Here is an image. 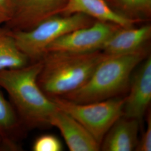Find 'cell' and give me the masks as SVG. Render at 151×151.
I'll return each mask as SVG.
<instances>
[{"mask_svg":"<svg viewBox=\"0 0 151 151\" xmlns=\"http://www.w3.org/2000/svg\"><path fill=\"white\" fill-rule=\"evenodd\" d=\"M112 1L121 10L128 14V16L130 18L149 16L151 14V0H112Z\"/></svg>","mask_w":151,"mask_h":151,"instance_id":"9a60e30c","label":"cell"},{"mask_svg":"<svg viewBox=\"0 0 151 151\" xmlns=\"http://www.w3.org/2000/svg\"><path fill=\"white\" fill-rule=\"evenodd\" d=\"M151 37L149 25L138 28L119 27L109 38L101 50L105 54H128L145 48V45Z\"/></svg>","mask_w":151,"mask_h":151,"instance_id":"8fae6325","label":"cell"},{"mask_svg":"<svg viewBox=\"0 0 151 151\" xmlns=\"http://www.w3.org/2000/svg\"><path fill=\"white\" fill-rule=\"evenodd\" d=\"M31 62L17 47L11 30L0 27V70L21 68Z\"/></svg>","mask_w":151,"mask_h":151,"instance_id":"5bb4252c","label":"cell"},{"mask_svg":"<svg viewBox=\"0 0 151 151\" xmlns=\"http://www.w3.org/2000/svg\"><path fill=\"white\" fill-rule=\"evenodd\" d=\"M147 128L143 133L140 140L138 141L135 150L137 151H151V112L147 114Z\"/></svg>","mask_w":151,"mask_h":151,"instance_id":"e0dca14e","label":"cell"},{"mask_svg":"<svg viewBox=\"0 0 151 151\" xmlns=\"http://www.w3.org/2000/svg\"><path fill=\"white\" fill-rule=\"evenodd\" d=\"M34 151H61L63 146L60 139L52 134H44L38 137L32 147Z\"/></svg>","mask_w":151,"mask_h":151,"instance_id":"2e32d148","label":"cell"},{"mask_svg":"<svg viewBox=\"0 0 151 151\" xmlns=\"http://www.w3.org/2000/svg\"><path fill=\"white\" fill-rule=\"evenodd\" d=\"M139 122L122 116L118 119L105 136L100 148L105 151H132L138 145Z\"/></svg>","mask_w":151,"mask_h":151,"instance_id":"7c38bea8","label":"cell"},{"mask_svg":"<svg viewBox=\"0 0 151 151\" xmlns=\"http://www.w3.org/2000/svg\"><path fill=\"white\" fill-rule=\"evenodd\" d=\"M52 99L58 108L80 122L100 146L108 130L123 116L125 97L118 96L83 104L74 103L61 97Z\"/></svg>","mask_w":151,"mask_h":151,"instance_id":"5b68a950","label":"cell"},{"mask_svg":"<svg viewBox=\"0 0 151 151\" xmlns=\"http://www.w3.org/2000/svg\"><path fill=\"white\" fill-rule=\"evenodd\" d=\"M147 55L146 48L128 54H106L85 84L60 97L80 104L118 97L128 89L132 73Z\"/></svg>","mask_w":151,"mask_h":151,"instance_id":"7a4b0ae2","label":"cell"},{"mask_svg":"<svg viewBox=\"0 0 151 151\" xmlns=\"http://www.w3.org/2000/svg\"><path fill=\"white\" fill-rule=\"evenodd\" d=\"M50 125L59 130L70 151H97L100 145L88 130L69 114L57 108Z\"/></svg>","mask_w":151,"mask_h":151,"instance_id":"9c48e42d","label":"cell"},{"mask_svg":"<svg viewBox=\"0 0 151 151\" xmlns=\"http://www.w3.org/2000/svg\"><path fill=\"white\" fill-rule=\"evenodd\" d=\"M42 68L40 60L21 68L0 70V87L7 93L26 129L50 125L51 116L58 108L38 85Z\"/></svg>","mask_w":151,"mask_h":151,"instance_id":"6da1fadb","label":"cell"},{"mask_svg":"<svg viewBox=\"0 0 151 151\" xmlns=\"http://www.w3.org/2000/svg\"><path fill=\"white\" fill-rule=\"evenodd\" d=\"M0 149H2V139L0 136Z\"/></svg>","mask_w":151,"mask_h":151,"instance_id":"ffe728a7","label":"cell"},{"mask_svg":"<svg viewBox=\"0 0 151 151\" xmlns=\"http://www.w3.org/2000/svg\"><path fill=\"white\" fill-rule=\"evenodd\" d=\"M26 128L22 123L10 100L0 90V136L2 149L22 150L21 141Z\"/></svg>","mask_w":151,"mask_h":151,"instance_id":"4fadbf2b","label":"cell"},{"mask_svg":"<svg viewBox=\"0 0 151 151\" xmlns=\"http://www.w3.org/2000/svg\"><path fill=\"white\" fill-rule=\"evenodd\" d=\"M7 18L5 15L0 14V25L2 24H5L7 22Z\"/></svg>","mask_w":151,"mask_h":151,"instance_id":"d6986e66","label":"cell"},{"mask_svg":"<svg viewBox=\"0 0 151 151\" xmlns=\"http://www.w3.org/2000/svg\"><path fill=\"white\" fill-rule=\"evenodd\" d=\"M78 13L121 27H133L134 24L140 22V19H132L114 11L105 0H67L60 12L66 16Z\"/></svg>","mask_w":151,"mask_h":151,"instance_id":"30bf717a","label":"cell"},{"mask_svg":"<svg viewBox=\"0 0 151 151\" xmlns=\"http://www.w3.org/2000/svg\"><path fill=\"white\" fill-rule=\"evenodd\" d=\"M92 25L89 16L75 14L52 16L26 31H12L16 45L32 62L40 60L49 45L65 34Z\"/></svg>","mask_w":151,"mask_h":151,"instance_id":"277c9868","label":"cell"},{"mask_svg":"<svg viewBox=\"0 0 151 151\" xmlns=\"http://www.w3.org/2000/svg\"><path fill=\"white\" fill-rule=\"evenodd\" d=\"M106 55L101 50L85 53L46 52L40 60L42 68L38 85L48 97L63 96L85 84Z\"/></svg>","mask_w":151,"mask_h":151,"instance_id":"3957f363","label":"cell"},{"mask_svg":"<svg viewBox=\"0 0 151 151\" xmlns=\"http://www.w3.org/2000/svg\"><path fill=\"white\" fill-rule=\"evenodd\" d=\"M130 81L129 95L125 97L123 116L141 123L151 101V57L143 60Z\"/></svg>","mask_w":151,"mask_h":151,"instance_id":"ba28073f","label":"cell"},{"mask_svg":"<svg viewBox=\"0 0 151 151\" xmlns=\"http://www.w3.org/2000/svg\"><path fill=\"white\" fill-rule=\"evenodd\" d=\"M11 0H0V14L5 15L9 20L11 15Z\"/></svg>","mask_w":151,"mask_h":151,"instance_id":"ac0fdd59","label":"cell"},{"mask_svg":"<svg viewBox=\"0 0 151 151\" xmlns=\"http://www.w3.org/2000/svg\"><path fill=\"white\" fill-rule=\"evenodd\" d=\"M119 27L111 23L98 21L58 38L49 45L46 52L85 53L101 50L104 44Z\"/></svg>","mask_w":151,"mask_h":151,"instance_id":"8992f818","label":"cell"},{"mask_svg":"<svg viewBox=\"0 0 151 151\" xmlns=\"http://www.w3.org/2000/svg\"><path fill=\"white\" fill-rule=\"evenodd\" d=\"M67 0H11V15L5 27L26 31L60 14Z\"/></svg>","mask_w":151,"mask_h":151,"instance_id":"52a82bcc","label":"cell"}]
</instances>
